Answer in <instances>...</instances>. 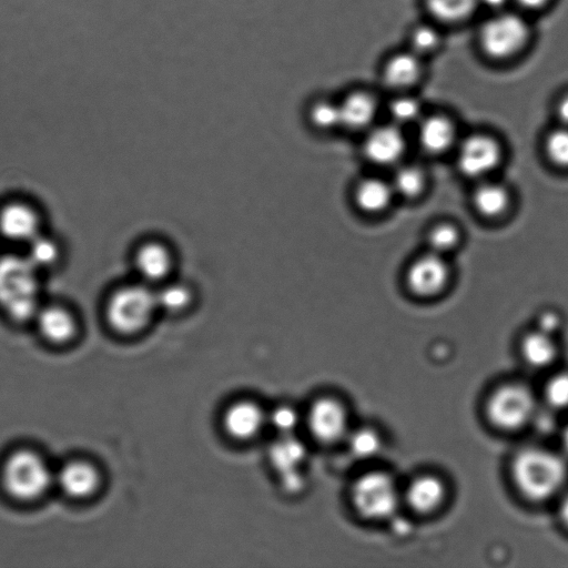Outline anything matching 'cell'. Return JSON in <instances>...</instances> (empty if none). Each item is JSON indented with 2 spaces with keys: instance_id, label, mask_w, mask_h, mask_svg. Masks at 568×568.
I'll return each instance as SVG.
<instances>
[{
  "instance_id": "obj_1",
  "label": "cell",
  "mask_w": 568,
  "mask_h": 568,
  "mask_svg": "<svg viewBox=\"0 0 568 568\" xmlns=\"http://www.w3.org/2000/svg\"><path fill=\"white\" fill-rule=\"evenodd\" d=\"M536 20L515 8L484 14L473 26V52L480 63L493 70L519 66L537 44Z\"/></svg>"
},
{
  "instance_id": "obj_2",
  "label": "cell",
  "mask_w": 568,
  "mask_h": 568,
  "mask_svg": "<svg viewBox=\"0 0 568 568\" xmlns=\"http://www.w3.org/2000/svg\"><path fill=\"white\" fill-rule=\"evenodd\" d=\"M567 456L551 450L532 448L521 451L512 464L517 489L534 502L561 496L568 485Z\"/></svg>"
},
{
  "instance_id": "obj_3",
  "label": "cell",
  "mask_w": 568,
  "mask_h": 568,
  "mask_svg": "<svg viewBox=\"0 0 568 568\" xmlns=\"http://www.w3.org/2000/svg\"><path fill=\"white\" fill-rule=\"evenodd\" d=\"M39 271L26 256H0V308L17 322L35 320L40 304Z\"/></svg>"
},
{
  "instance_id": "obj_4",
  "label": "cell",
  "mask_w": 568,
  "mask_h": 568,
  "mask_svg": "<svg viewBox=\"0 0 568 568\" xmlns=\"http://www.w3.org/2000/svg\"><path fill=\"white\" fill-rule=\"evenodd\" d=\"M158 309L156 291L145 283L128 284L109 297L106 318L117 332L134 334L148 326Z\"/></svg>"
},
{
  "instance_id": "obj_5",
  "label": "cell",
  "mask_w": 568,
  "mask_h": 568,
  "mask_svg": "<svg viewBox=\"0 0 568 568\" xmlns=\"http://www.w3.org/2000/svg\"><path fill=\"white\" fill-rule=\"evenodd\" d=\"M3 480L10 494L27 501L44 495L55 476L42 456L22 450L9 456L4 465Z\"/></svg>"
},
{
  "instance_id": "obj_6",
  "label": "cell",
  "mask_w": 568,
  "mask_h": 568,
  "mask_svg": "<svg viewBox=\"0 0 568 568\" xmlns=\"http://www.w3.org/2000/svg\"><path fill=\"white\" fill-rule=\"evenodd\" d=\"M377 70L379 85L388 93H415L428 81L431 63L402 45L388 50Z\"/></svg>"
},
{
  "instance_id": "obj_7",
  "label": "cell",
  "mask_w": 568,
  "mask_h": 568,
  "mask_svg": "<svg viewBox=\"0 0 568 568\" xmlns=\"http://www.w3.org/2000/svg\"><path fill=\"white\" fill-rule=\"evenodd\" d=\"M352 502L365 519H389L399 505L397 483L388 473L375 471L364 474L353 485Z\"/></svg>"
},
{
  "instance_id": "obj_8",
  "label": "cell",
  "mask_w": 568,
  "mask_h": 568,
  "mask_svg": "<svg viewBox=\"0 0 568 568\" xmlns=\"http://www.w3.org/2000/svg\"><path fill=\"white\" fill-rule=\"evenodd\" d=\"M536 401L530 389L521 384H506L497 389L486 404L490 421L504 431L523 428L534 417Z\"/></svg>"
},
{
  "instance_id": "obj_9",
  "label": "cell",
  "mask_w": 568,
  "mask_h": 568,
  "mask_svg": "<svg viewBox=\"0 0 568 568\" xmlns=\"http://www.w3.org/2000/svg\"><path fill=\"white\" fill-rule=\"evenodd\" d=\"M422 16L449 33L474 26L482 15L479 0H420Z\"/></svg>"
},
{
  "instance_id": "obj_10",
  "label": "cell",
  "mask_w": 568,
  "mask_h": 568,
  "mask_svg": "<svg viewBox=\"0 0 568 568\" xmlns=\"http://www.w3.org/2000/svg\"><path fill=\"white\" fill-rule=\"evenodd\" d=\"M502 149L495 139L486 135H474L465 139L459 150L458 165L462 174L481 178L500 165Z\"/></svg>"
},
{
  "instance_id": "obj_11",
  "label": "cell",
  "mask_w": 568,
  "mask_h": 568,
  "mask_svg": "<svg viewBox=\"0 0 568 568\" xmlns=\"http://www.w3.org/2000/svg\"><path fill=\"white\" fill-rule=\"evenodd\" d=\"M42 233V219L32 205L10 201L0 208V236L12 242L27 243Z\"/></svg>"
},
{
  "instance_id": "obj_12",
  "label": "cell",
  "mask_w": 568,
  "mask_h": 568,
  "mask_svg": "<svg viewBox=\"0 0 568 568\" xmlns=\"http://www.w3.org/2000/svg\"><path fill=\"white\" fill-rule=\"evenodd\" d=\"M450 268L443 256L430 252L412 263L407 280L410 290L419 297H433L448 284Z\"/></svg>"
},
{
  "instance_id": "obj_13",
  "label": "cell",
  "mask_w": 568,
  "mask_h": 568,
  "mask_svg": "<svg viewBox=\"0 0 568 568\" xmlns=\"http://www.w3.org/2000/svg\"><path fill=\"white\" fill-rule=\"evenodd\" d=\"M309 429L314 438L323 443H334L346 436L348 413L336 399H321L312 405Z\"/></svg>"
},
{
  "instance_id": "obj_14",
  "label": "cell",
  "mask_w": 568,
  "mask_h": 568,
  "mask_svg": "<svg viewBox=\"0 0 568 568\" xmlns=\"http://www.w3.org/2000/svg\"><path fill=\"white\" fill-rule=\"evenodd\" d=\"M449 34L448 30L423 16L405 30L403 46L432 64L445 53Z\"/></svg>"
},
{
  "instance_id": "obj_15",
  "label": "cell",
  "mask_w": 568,
  "mask_h": 568,
  "mask_svg": "<svg viewBox=\"0 0 568 568\" xmlns=\"http://www.w3.org/2000/svg\"><path fill=\"white\" fill-rule=\"evenodd\" d=\"M380 105V98L374 90L367 87L351 89L339 101L341 126L352 130L368 128L377 118Z\"/></svg>"
},
{
  "instance_id": "obj_16",
  "label": "cell",
  "mask_w": 568,
  "mask_h": 568,
  "mask_svg": "<svg viewBox=\"0 0 568 568\" xmlns=\"http://www.w3.org/2000/svg\"><path fill=\"white\" fill-rule=\"evenodd\" d=\"M405 152V139L397 125L372 130L364 142V154L375 165L391 166Z\"/></svg>"
},
{
  "instance_id": "obj_17",
  "label": "cell",
  "mask_w": 568,
  "mask_h": 568,
  "mask_svg": "<svg viewBox=\"0 0 568 568\" xmlns=\"http://www.w3.org/2000/svg\"><path fill=\"white\" fill-rule=\"evenodd\" d=\"M55 481L66 495L80 499L97 490L99 475L93 465L75 461L65 464L55 475Z\"/></svg>"
},
{
  "instance_id": "obj_18",
  "label": "cell",
  "mask_w": 568,
  "mask_h": 568,
  "mask_svg": "<svg viewBox=\"0 0 568 568\" xmlns=\"http://www.w3.org/2000/svg\"><path fill=\"white\" fill-rule=\"evenodd\" d=\"M169 248L160 242H147L136 252V269L146 282L164 280L174 266Z\"/></svg>"
},
{
  "instance_id": "obj_19",
  "label": "cell",
  "mask_w": 568,
  "mask_h": 568,
  "mask_svg": "<svg viewBox=\"0 0 568 568\" xmlns=\"http://www.w3.org/2000/svg\"><path fill=\"white\" fill-rule=\"evenodd\" d=\"M453 120L444 114H433L420 120L419 141L430 154H442L449 150L455 139Z\"/></svg>"
},
{
  "instance_id": "obj_20",
  "label": "cell",
  "mask_w": 568,
  "mask_h": 568,
  "mask_svg": "<svg viewBox=\"0 0 568 568\" xmlns=\"http://www.w3.org/2000/svg\"><path fill=\"white\" fill-rule=\"evenodd\" d=\"M265 413L252 402H239L227 411L226 430L233 438L248 440L256 436L265 424Z\"/></svg>"
},
{
  "instance_id": "obj_21",
  "label": "cell",
  "mask_w": 568,
  "mask_h": 568,
  "mask_svg": "<svg viewBox=\"0 0 568 568\" xmlns=\"http://www.w3.org/2000/svg\"><path fill=\"white\" fill-rule=\"evenodd\" d=\"M43 336L55 343H64L75 336L77 322L73 313L62 306L40 308L35 318Z\"/></svg>"
},
{
  "instance_id": "obj_22",
  "label": "cell",
  "mask_w": 568,
  "mask_h": 568,
  "mask_svg": "<svg viewBox=\"0 0 568 568\" xmlns=\"http://www.w3.org/2000/svg\"><path fill=\"white\" fill-rule=\"evenodd\" d=\"M444 483L436 476L423 475L409 485L407 501L411 509L421 514L438 510L445 500Z\"/></svg>"
},
{
  "instance_id": "obj_23",
  "label": "cell",
  "mask_w": 568,
  "mask_h": 568,
  "mask_svg": "<svg viewBox=\"0 0 568 568\" xmlns=\"http://www.w3.org/2000/svg\"><path fill=\"white\" fill-rule=\"evenodd\" d=\"M521 350L525 361L537 369L551 367L560 355L555 337L539 329L524 337Z\"/></svg>"
},
{
  "instance_id": "obj_24",
  "label": "cell",
  "mask_w": 568,
  "mask_h": 568,
  "mask_svg": "<svg viewBox=\"0 0 568 568\" xmlns=\"http://www.w3.org/2000/svg\"><path fill=\"white\" fill-rule=\"evenodd\" d=\"M308 455L307 446L296 435H280L271 445L269 459L280 473L302 469Z\"/></svg>"
},
{
  "instance_id": "obj_25",
  "label": "cell",
  "mask_w": 568,
  "mask_h": 568,
  "mask_svg": "<svg viewBox=\"0 0 568 568\" xmlns=\"http://www.w3.org/2000/svg\"><path fill=\"white\" fill-rule=\"evenodd\" d=\"M394 195L393 187L381 179H365L355 191V201L365 212L379 213L387 209Z\"/></svg>"
},
{
  "instance_id": "obj_26",
  "label": "cell",
  "mask_w": 568,
  "mask_h": 568,
  "mask_svg": "<svg viewBox=\"0 0 568 568\" xmlns=\"http://www.w3.org/2000/svg\"><path fill=\"white\" fill-rule=\"evenodd\" d=\"M474 206L484 217H500L510 206L509 191L500 184H484L475 191Z\"/></svg>"
},
{
  "instance_id": "obj_27",
  "label": "cell",
  "mask_w": 568,
  "mask_h": 568,
  "mask_svg": "<svg viewBox=\"0 0 568 568\" xmlns=\"http://www.w3.org/2000/svg\"><path fill=\"white\" fill-rule=\"evenodd\" d=\"M388 110L397 125H410L420 121L423 116V103L415 93L391 94Z\"/></svg>"
},
{
  "instance_id": "obj_28",
  "label": "cell",
  "mask_w": 568,
  "mask_h": 568,
  "mask_svg": "<svg viewBox=\"0 0 568 568\" xmlns=\"http://www.w3.org/2000/svg\"><path fill=\"white\" fill-rule=\"evenodd\" d=\"M32 265L40 272L53 268L60 259V247L52 237L39 233L32 241L27 243L25 255Z\"/></svg>"
},
{
  "instance_id": "obj_29",
  "label": "cell",
  "mask_w": 568,
  "mask_h": 568,
  "mask_svg": "<svg viewBox=\"0 0 568 568\" xmlns=\"http://www.w3.org/2000/svg\"><path fill=\"white\" fill-rule=\"evenodd\" d=\"M392 187L394 192L404 198H417L422 194L425 187L423 171L414 166L400 168L394 176Z\"/></svg>"
},
{
  "instance_id": "obj_30",
  "label": "cell",
  "mask_w": 568,
  "mask_h": 568,
  "mask_svg": "<svg viewBox=\"0 0 568 568\" xmlns=\"http://www.w3.org/2000/svg\"><path fill=\"white\" fill-rule=\"evenodd\" d=\"M544 399L555 412H568V369L555 372L547 380Z\"/></svg>"
},
{
  "instance_id": "obj_31",
  "label": "cell",
  "mask_w": 568,
  "mask_h": 568,
  "mask_svg": "<svg viewBox=\"0 0 568 568\" xmlns=\"http://www.w3.org/2000/svg\"><path fill=\"white\" fill-rule=\"evenodd\" d=\"M382 448L381 436L372 429H360L349 435V450L355 458L368 460L377 455Z\"/></svg>"
},
{
  "instance_id": "obj_32",
  "label": "cell",
  "mask_w": 568,
  "mask_h": 568,
  "mask_svg": "<svg viewBox=\"0 0 568 568\" xmlns=\"http://www.w3.org/2000/svg\"><path fill=\"white\" fill-rule=\"evenodd\" d=\"M158 308L168 312L185 310L191 302V291L185 284L170 283L156 292Z\"/></svg>"
},
{
  "instance_id": "obj_33",
  "label": "cell",
  "mask_w": 568,
  "mask_h": 568,
  "mask_svg": "<svg viewBox=\"0 0 568 568\" xmlns=\"http://www.w3.org/2000/svg\"><path fill=\"white\" fill-rule=\"evenodd\" d=\"M312 124L320 129H333L341 126L339 101L321 99L310 109Z\"/></svg>"
},
{
  "instance_id": "obj_34",
  "label": "cell",
  "mask_w": 568,
  "mask_h": 568,
  "mask_svg": "<svg viewBox=\"0 0 568 568\" xmlns=\"http://www.w3.org/2000/svg\"><path fill=\"white\" fill-rule=\"evenodd\" d=\"M428 241L431 252L444 256L459 245L460 232L451 223H441L430 231Z\"/></svg>"
},
{
  "instance_id": "obj_35",
  "label": "cell",
  "mask_w": 568,
  "mask_h": 568,
  "mask_svg": "<svg viewBox=\"0 0 568 568\" xmlns=\"http://www.w3.org/2000/svg\"><path fill=\"white\" fill-rule=\"evenodd\" d=\"M545 150L555 166L568 169V127L552 130L546 138Z\"/></svg>"
},
{
  "instance_id": "obj_36",
  "label": "cell",
  "mask_w": 568,
  "mask_h": 568,
  "mask_svg": "<svg viewBox=\"0 0 568 568\" xmlns=\"http://www.w3.org/2000/svg\"><path fill=\"white\" fill-rule=\"evenodd\" d=\"M270 422L280 435H291L298 429L300 417L296 410L280 407L272 412Z\"/></svg>"
},
{
  "instance_id": "obj_37",
  "label": "cell",
  "mask_w": 568,
  "mask_h": 568,
  "mask_svg": "<svg viewBox=\"0 0 568 568\" xmlns=\"http://www.w3.org/2000/svg\"><path fill=\"white\" fill-rule=\"evenodd\" d=\"M557 0H512V7L533 19L550 13Z\"/></svg>"
},
{
  "instance_id": "obj_38",
  "label": "cell",
  "mask_w": 568,
  "mask_h": 568,
  "mask_svg": "<svg viewBox=\"0 0 568 568\" xmlns=\"http://www.w3.org/2000/svg\"><path fill=\"white\" fill-rule=\"evenodd\" d=\"M280 482L284 491L298 494L306 489L307 478L302 469L280 473Z\"/></svg>"
},
{
  "instance_id": "obj_39",
  "label": "cell",
  "mask_w": 568,
  "mask_h": 568,
  "mask_svg": "<svg viewBox=\"0 0 568 568\" xmlns=\"http://www.w3.org/2000/svg\"><path fill=\"white\" fill-rule=\"evenodd\" d=\"M562 326V319L556 312L546 311L541 314L539 318V330L551 334L555 337L557 331L560 330Z\"/></svg>"
},
{
  "instance_id": "obj_40",
  "label": "cell",
  "mask_w": 568,
  "mask_h": 568,
  "mask_svg": "<svg viewBox=\"0 0 568 568\" xmlns=\"http://www.w3.org/2000/svg\"><path fill=\"white\" fill-rule=\"evenodd\" d=\"M554 111L561 126L568 127V90L564 91L557 97L554 105Z\"/></svg>"
},
{
  "instance_id": "obj_41",
  "label": "cell",
  "mask_w": 568,
  "mask_h": 568,
  "mask_svg": "<svg viewBox=\"0 0 568 568\" xmlns=\"http://www.w3.org/2000/svg\"><path fill=\"white\" fill-rule=\"evenodd\" d=\"M482 13L492 14L512 7V0H479Z\"/></svg>"
},
{
  "instance_id": "obj_42",
  "label": "cell",
  "mask_w": 568,
  "mask_h": 568,
  "mask_svg": "<svg viewBox=\"0 0 568 568\" xmlns=\"http://www.w3.org/2000/svg\"><path fill=\"white\" fill-rule=\"evenodd\" d=\"M559 517L562 525L568 531V489H566L561 495Z\"/></svg>"
},
{
  "instance_id": "obj_43",
  "label": "cell",
  "mask_w": 568,
  "mask_h": 568,
  "mask_svg": "<svg viewBox=\"0 0 568 568\" xmlns=\"http://www.w3.org/2000/svg\"><path fill=\"white\" fill-rule=\"evenodd\" d=\"M561 444H562V452L568 458V422L563 426L561 432Z\"/></svg>"
}]
</instances>
